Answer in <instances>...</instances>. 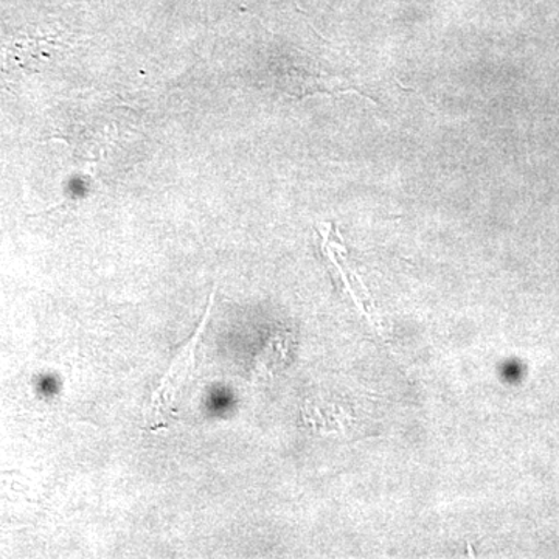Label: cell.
<instances>
[{
    "instance_id": "7a4b0ae2",
    "label": "cell",
    "mask_w": 559,
    "mask_h": 559,
    "mask_svg": "<svg viewBox=\"0 0 559 559\" xmlns=\"http://www.w3.org/2000/svg\"><path fill=\"white\" fill-rule=\"evenodd\" d=\"M293 87L304 94H314V92H326V94H349L356 92L353 90L348 80L337 79V76H318L310 73H294Z\"/></svg>"
},
{
    "instance_id": "6da1fadb",
    "label": "cell",
    "mask_w": 559,
    "mask_h": 559,
    "mask_svg": "<svg viewBox=\"0 0 559 559\" xmlns=\"http://www.w3.org/2000/svg\"><path fill=\"white\" fill-rule=\"evenodd\" d=\"M212 305L213 294L210 296L207 311H205L204 318H202L201 325L194 331L193 337L187 342L178 358L173 360L170 370L164 374L159 388H157L153 399H151V406H153L157 415L164 414V412L170 415L175 401L178 400L180 393L186 389V382L189 381L191 371L197 366V352L198 347H200L202 333H204L205 325H207L210 312H212Z\"/></svg>"
}]
</instances>
